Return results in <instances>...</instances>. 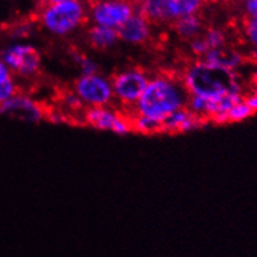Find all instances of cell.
I'll list each match as a JSON object with an SVG mask.
<instances>
[{"instance_id": "27", "label": "cell", "mask_w": 257, "mask_h": 257, "mask_svg": "<svg viewBox=\"0 0 257 257\" xmlns=\"http://www.w3.org/2000/svg\"><path fill=\"white\" fill-rule=\"evenodd\" d=\"M252 56H253V59H255V61L257 62V49H253Z\"/></svg>"}, {"instance_id": "29", "label": "cell", "mask_w": 257, "mask_h": 257, "mask_svg": "<svg viewBox=\"0 0 257 257\" xmlns=\"http://www.w3.org/2000/svg\"><path fill=\"white\" fill-rule=\"evenodd\" d=\"M231 2H241V0H231Z\"/></svg>"}, {"instance_id": "16", "label": "cell", "mask_w": 257, "mask_h": 257, "mask_svg": "<svg viewBox=\"0 0 257 257\" xmlns=\"http://www.w3.org/2000/svg\"><path fill=\"white\" fill-rule=\"evenodd\" d=\"M204 2L205 0H168L172 20L174 22L179 18L198 14L204 5Z\"/></svg>"}, {"instance_id": "26", "label": "cell", "mask_w": 257, "mask_h": 257, "mask_svg": "<svg viewBox=\"0 0 257 257\" xmlns=\"http://www.w3.org/2000/svg\"><path fill=\"white\" fill-rule=\"evenodd\" d=\"M122 2H125V3H130V4H133L136 7V5L138 4V3L141 2V0H122Z\"/></svg>"}, {"instance_id": "22", "label": "cell", "mask_w": 257, "mask_h": 257, "mask_svg": "<svg viewBox=\"0 0 257 257\" xmlns=\"http://www.w3.org/2000/svg\"><path fill=\"white\" fill-rule=\"evenodd\" d=\"M190 50L194 55L201 57V59H203V57L210 51L208 45L205 44V41H204L203 38H201V35L198 36V38L193 39V40L190 41Z\"/></svg>"}, {"instance_id": "12", "label": "cell", "mask_w": 257, "mask_h": 257, "mask_svg": "<svg viewBox=\"0 0 257 257\" xmlns=\"http://www.w3.org/2000/svg\"><path fill=\"white\" fill-rule=\"evenodd\" d=\"M136 12L143 15L149 24H172L168 0H141L136 5Z\"/></svg>"}, {"instance_id": "14", "label": "cell", "mask_w": 257, "mask_h": 257, "mask_svg": "<svg viewBox=\"0 0 257 257\" xmlns=\"http://www.w3.org/2000/svg\"><path fill=\"white\" fill-rule=\"evenodd\" d=\"M175 33L184 40L191 41L193 39L198 38L203 33V20L198 14L188 15V17L179 18L172 23Z\"/></svg>"}, {"instance_id": "6", "label": "cell", "mask_w": 257, "mask_h": 257, "mask_svg": "<svg viewBox=\"0 0 257 257\" xmlns=\"http://www.w3.org/2000/svg\"><path fill=\"white\" fill-rule=\"evenodd\" d=\"M0 59L9 67L13 75L24 78L35 76L41 64V57L35 47L26 44L8 46L0 55Z\"/></svg>"}, {"instance_id": "28", "label": "cell", "mask_w": 257, "mask_h": 257, "mask_svg": "<svg viewBox=\"0 0 257 257\" xmlns=\"http://www.w3.org/2000/svg\"><path fill=\"white\" fill-rule=\"evenodd\" d=\"M253 82H255L256 85H257V71H255V72H253Z\"/></svg>"}, {"instance_id": "19", "label": "cell", "mask_w": 257, "mask_h": 257, "mask_svg": "<svg viewBox=\"0 0 257 257\" xmlns=\"http://www.w3.org/2000/svg\"><path fill=\"white\" fill-rule=\"evenodd\" d=\"M253 113H255V112H253L242 99V101L235 103L234 106L229 109V112H227V120L231 123L242 122V120L247 119L248 117L252 116Z\"/></svg>"}, {"instance_id": "15", "label": "cell", "mask_w": 257, "mask_h": 257, "mask_svg": "<svg viewBox=\"0 0 257 257\" xmlns=\"http://www.w3.org/2000/svg\"><path fill=\"white\" fill-rule=\"evenodd\" d=\"M118 40L116 29L107 26L94 25L88 30V41L91 46L97 50H107L112 47Z\"/></svg>"}, {"instance_id": "20", "label": "cell", "mask_w": 257, "mask_h": 257, "mask_svg": "<svg viewBox=\"0 0 257 257\" xmlns=\"http://www.w3.org/2000/svg\"><path fill=\"white\" fill-rule=\"evenodd\" d=\"M243 33L253 49H257V17L246 18L243 23Z\"/></svg>"}, {"instance_id": "13", "label": "cell", "mask_w": 257, "mask_h": 257, "mask_svg": "<svg viewBox=\"0 0 257 257\" xmlns=\"http://www.w3.org/2000/svg\"><path fill=\"white\" fill-rule=\"evenodd\" d=\"M201 60L206 61L208 64L215 65V66L222 67V69L230 71H235L242 64V56L238 52L226 50L225 47L210 50Z\"/></svg>"}, {"instance_id": "2", "label": "cell", "mask_w": 257, "mask_h": 257, "mask_svg": "<svg viewBox=\"0 0 257 257\" xmlns=\"http://www.w3.org/2000/svg\"><path fill=\"white\" fill-rule=\"evenodd\" d=\"M182 78L189 94L211 101H220L229 93H242L235 71L215 66L204 60L189 66Z\"/></svg>"}, {"instance_id": "25", "label": "cell", "mask_w": 257, "mask_h": 257, "mask_svg": "<svg viewBox=\"0 0 257 257\" xmlns=\"http://www.w3.org/2000/svg\"><path fill=\"white\" fill-rule=\"evenodd\" d=\"M62 2H67V0H44V5L57 4V3H62Z\"/></svg>"}, {"instance_id": "23", "label": "cell", "mask_w": 257, "mask_h": 257, "mask_svg": "<svg viewBox=\"0 0 257 257\" xmlns=\"http://www.w3.org/2000/svg\"><path fill=\"white\" fill-rule=\"evenodd\" d=\"M246 18L257 17V0H241Z\"/></svg>"}, {"instance_id": "21", "label": "cell", "mask_w": 257, "mask_h": 257, "mask_svg": "<svg viewBox=\"0 0 257 257\" xmlns=\"http://www.w3.org/2000/svg\"><path fill=\"white\" fill-rule=\"evenodd\" d=\"M73 60L80 66L81 71H82V75H92V73H97V71H98V66H97L96 62L87 59L83 55L73 54Z\"/></svg>"}, {"instance_id": "7", "label": "cell", "mask_w": 257, "mask_h": 257, "mask_svg": "<svg viewBox=\"0 0 257 257\" xmlns=\"http://www.w3.org/2000/svg\"><path fill=\"white\" fill-rule=\"evenodd\" d=\"M91 18L96 25L117 29L127 22L136 7L122 0H91Z\"/></svg>"}, {"instance_id": "1", "label": "cell", "mask_w": 257, "mask_h": 257, "mask_svg": "<svg viewBox=\"0 0 257 257\" xmlns=\"http://www.w3.org/2000/svg\"><path fill=\"white\" fill-rule=\"evenodd\" d=\"M189 92L182 77L161 73L149 78L131 113L163 120L173 112L187 107Z\"/></svg>"}, {"instance_id": "10", "label": "cell", "mask_w": 257, "mask_h": 257, "mask_svg": "<svg viewBox=\"0 0 257 257\" xmlns=\"http://www.w3.org/2000/svg\"><path fill=\"white\" fill-rule=\"evenodd\" d=\"M118 39L133 45H142L151 38V24L148 20L135 12L132 17L117 29Z\"/></svg>"}, {"instance_id": "8", "label": "cell", "mask_w": 257, "mask_h": 257, "mask_svg": "<svg viewBox=\"0 0 257 257\" xmlns=\"http://www.w3.org/2000/svg\"><path fill=\"white\" fill-rule=\"evenodd\" d=\"M83 117L87 124L99 131H111L120 136L127 135L132 131L130 117L122 114V112L109 108L108 106L90 107L85 111Z\"/></svg>"}, {"instance_id": "24", "label": "cell", "mask_w": 257, "mask_h": 257, "mask_svg": "<svg viewBox=\"0 0 257 257\" xmlns=\"http://www.w3.org/2000/svg\"><path fill=\"white\" fill-rule=\"evenodd\" d=\"M243 101L246 102V104H247V106L250 107L253 112H257V88L253 91L252 93L248 94L247 97H245V98H243Z\"/></svg>"}, {"instance_id": "9", "label": "cell", "mask_w": 257, "mask_h": 257, "mask_svg": "<svg viewBox=\"0 0 257 257\" xmlns=\"http://www.w3.org/2000/svg\"><path fill=\"white\" fill-rule=\"evenodd\" d=\"M0 113L15 117L25 122L36 123L40 122L46 116L47 112L33 98L18 92L0 106Z\"/></svg>"}, {"instance_id": "17", "label": "cell", "mask_w": 257, "mask_h": 257, "mask_svg": "<svg viewBox=\"0 0 257 257\" xmlns=\"http://www.w3.org/2000/svg\"><path fill=\"white\" fill-rule=\"evenodd\" d=\"M18 92L19 88L14 80V75L0 59V106Z\"/></svg>"}, {"instance_id": "4", "label": "cell", "mask_w": 257, "mask_h": 257, "mask_svg": "<svg viewBox=\"0 0 257 257\" xmlns=\"http://www.w3.org/2000/svg\"><path fill=\"white\" fill-rule=\"evenodd\" d=\"M149 77L143 70L130 69L118 72L112 77L113 97L125 109L131 111L143 93Z\"/></svg>"}, {"instance_id": "11", "label": "cell", "mask_w": 257, "mask_h": 257, "mask_svg": "<svg viewBox=\"0 0 257 257\" xmlns=\"http://www.w3.org/2000/svg\"><path fill=\"white\" fill-rule=\"evenodd\" d=\"M203 123L205 122L194 116L185 107V108L178 109L165 117L162 120V127H163L164 133H182L195 130V128L200 127Z\"/></svg>"}, {"instance_id": "18", "label": "cell", "mask_w": 257, "mask_h": 257, "mask_svg": "<svg viewBox=\"0 0 257 257\" xmlns=\"http://www.w3.org/2000/svg\"><path fill=\"white\" fill-rule=\"evenodd\" d=\"M201 38L205 41L209 50L221 49V47H225V44H226V34H225L221 29H208V30L204 33V35L201 34Z\"/></svg>"}, {"instance_id": "3", "label": "cell", "mask_w": 257, "mask_h": 257, "mask_svg": "<svg viewBox=\"0 0 257 257\" xmlns=\"http://www.w3.org/2000/svg\"><path fill=\"white\" fill-rule=\"evenodd\" d=\"M86 20V9L81 0H67L44 5L40 23L49 33L57 36L69 35Z\"/></svg>"}, {"instance_id": "5", "label": "cell", "mask_w": 257, "mask_h": 257, "mask_svg": "<svg viewBox=\"0 0 257 257\" xmlns=\"http://www.w3.org/2000/svg\"><path fill=\"white\" fill-rule=\"evenodd\" d=\"M73 92L88 107H104L113 101L111 81L98 73L82 75L73 86Z\"/></svg>"}]
</instances>
